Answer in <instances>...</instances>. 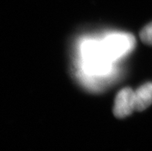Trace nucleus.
I'll return each mask as SVG.
<instances>
[{"mask_svg":"<svg viewBox=\"0 0 152 151\" xmlns=\"http://www.w3.org/2000/svg\"><path fill=\"white\" fill-rule=\"evenodd\" d=\"M135 95V110L143 111L152 104V82H147L140 86Z\"/></svg>","mask_w":152,"mask_h":151,"instance_id":"7ed1b4c3","label":"nucleus"},{"mask_svg":"<svg viewBox=\"0 0 152 151\" xmlns=\"http://www.w3.org/2000/svg\"><path fill=\"white\" fill-rule=\"evenodd\" d=\"M134 39L131 35H115L107 39L105 44V50L108 55L111 57L119 56L134 46Z\"/></svg>","mask_w":152,"mask_h":151,"instance_id":"f03ea898","label":"nucleus"},{"mask_svg":"<svg viewBox=\"0 0 152 151\" xmlns=\"http://www.w3.org/2000/svg\"><path fill=\"white\" fill-rule=\"evenodd\" d=\"M140 37L144 43L152 46V22L143 28L140 33Z\"/></svg>","mask_w":152,"mask_h":151,"instance_id":"20e7f679","label":"nucleus"},{"mask_svg":"<svg viewBox=\"0 0 152 151\" xmlns=\"http://www.w3.org/2000/svg\"><path fill=\"white\" fill-rule=\"evenodd\" d=\"M135 110L134 91L131 88H124L117 94L113 112L116 117L124 118Z\"/></svg>","mask_w":152,"mask_h":151,"instance_id":"f257e3e1","label":"nucleus"}]
</instances>
